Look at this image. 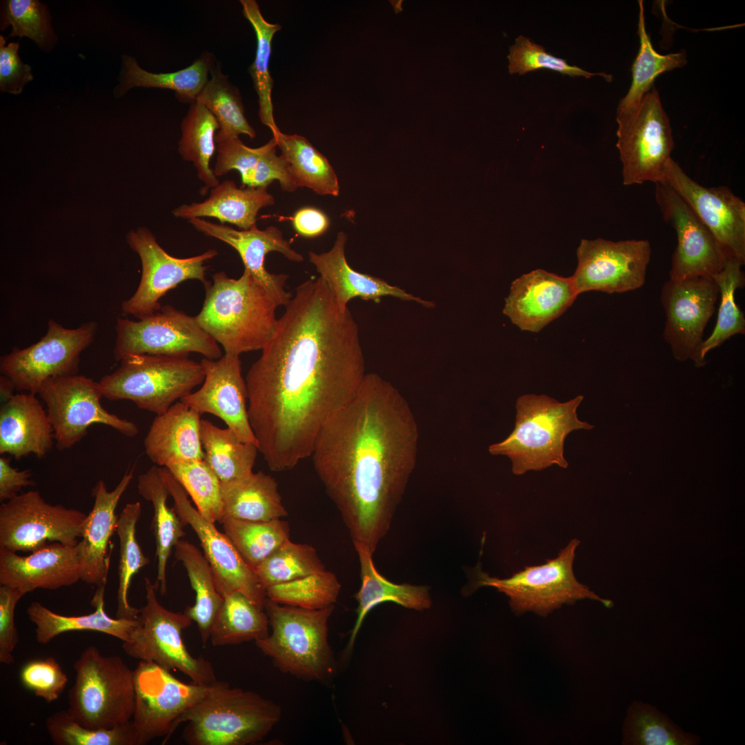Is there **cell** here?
<instances>
[{
    "mask_svg": "<svg viewBox=\"0 0 745 745\" xmlns=\"http://www.w3.org/2000/svg\"><path fill=\"white\" fill-rule=\"evenodd\" d=\"M246 378L248 415L270 470L310 457L324 424L357 394L366 375L359 328L326 283L295 289L276 333Z\"/></svg>",
    "mask_w": 745,
    "mask_h": 745,
    "instance_id": "1",
    "label": "cell"
},
{
    "mask_svg": "<svg viewBox=\"0 0 745 745\" xmlns=\"http://www.w3.org/2000/svg\"><path fill=\"white\" fill-rule=\"evenodd\" d=\"M419 436L398 389L367 373L354 398L327 420L315 440L310 457L317 476L353 544L372 554L415 467Z\"/></svg>",
    "mask_w": 745,
    "mask_h": 745,
    "instance_id": "2",
    "label": "cell"
},
{
    "mask_svg": "<svg viewBox=\"0 0 745 745\" xmlns=\"http://www.w3.org/2000/svg\"><path fill=\"white\" fill-rule=\"evenodd\" d=\"M212 278L204 286L205 300L195 316L200 326L226 354L262 350L276 333L277 304L246 269L238 279L224 271Z\"/></svg>",
    "mask_w": 745,
    "mask_h": 745,
    "instance_id": "3",
    "label": "cell"
},
{
    "mask_svg": "<svg viewBox=\"0 0 745 745\" xmlns=\"http://www.w3.org/2000/svg\"><path fill=\"white\" fill-rule=\"evenodd\" d=\"M281 716L274 702L216 680L180 724L187 722L182 737L189 745H249L262 741Z\"/></svg>",
    "mask_w": 745,
    "mask_h": 745,
    "instance_id": "4",
    "label": "cell"
},
{
    "mask_svg": "<svg viewBox=\"0 0 745 745\" xmlns=\"http://www.w3.org/2000/svg\"><path fill=\"white\" fill-rule=\"evenodd\" d=\"M583 399L584 396L578 395L562 403L544 395L519 397L513 430L503 441L490 445L489 453L510 458L512 471L517 475L553 464L566 468V437L574 430L594 428L577 417V409Z\"/></svg>",
    "mask_w": 745,
    "mask_h": 745,
    "instance_id": "5",
    "label": "cell"
},
{
    "mask_svg": "<svg viewBox=\"0 0 745 745\" xmlns=\"http://www.w3.org/2000/svg\"><path fill=\"white\" fill-rule=\"evenodd\" d=\"M334 608L306 609L267 598L264 610L272 632L255 644L280 671L301 679L326 681L335 670L328 640Z\"/></svg>",
    "mask_w": 745,
    "mask_h": 745,
    "instance_id": "6",
    "label": "cell"
},
{
    "mask_svg": "<svg viewBox=\"0 0 745 745\" xmlns=\"http://www.w3.org/2000/svg\"><path fill=\"white\" fill-rule=\"evenodd\" d=\"M75 681L68 693L69 714L90 728H110L132 718L135 671L117 655L86 648L73 665Z\"/></svg>",
    "mask_w": 745,
    "mask_h": 745,
    "instance_id": "7",
    "label": "cell"
},
{
    "mask_svg": "<svg viewBox=\"0 0 745 745\" xmlns=\"http://www.w3.org/2000/svg\"><path fill=\"white\" fill-rule=\"evenodd\" d=\"M120 362L98 382L103 397L130 400L157 415L192 393L205 378L201 363L188 357L132 355Z\"/></svg>",
    "mask_w": 745,
    "mask_h": 745,
    "instance_id": "8",
    "label": "cell"
},
{
    "mask_svg": "<svg viewBox=\"0 0 745 745\" xmlns=\"http://www.w3.org/2000/svg\"><path fill=\"white\" fill-rule=\"evenodd\" d=\"M146 603L140 609L138 624L122 642L127 655L150 662L168 670H179L191 682L209 685L215 682L212 664L202 656L194 657L188 650L183 630L192 620L185 613L170 611L159 602L154 584L145 577Z\"/></svg>",
    "mask_w": 745,
    "mask_h": 745,
    "instance_id": "9",
    "label": "cell"
},
{
    "mask_svg": "<svg viewBox=\"0 0 745 745\" xmlns=\"http://www.w3.org/2000/svg\"><path fill=\"white\" fill-rule=\"evenodd\" d=\"M579 543L573 539L555 558L546 559L542 565L526 566L508 578L490 577L479 570L474 586H491L504 593L509 597L511 609L518 615L533 611L546 616L563 604L584 599L598 600L610 607L612 602L599 597L575 577L573 564Z\"/></svg>",
    "mask_w": 745,
    "mask_h": 745,
    "instance_id": "10",
    "label": "cell"
},
{
    "mask_svg": "<svg viewBox=\"0 0 745 745\" xmlns=\"http://www.w3.org/2000/svg\"><path fill=\"white\" fill-rule=\"evenodd\" d=\"M114 356L121 361L132 355L188 357L190 352L218 359V343L199 324L196 317L170 305L139 321L119 317Z\"/></svg>",
    "mask_w": 745,
    "mask_h": 745,
    "instance_id": "11",
    "label": "cell"
},
{
    "mask_svg": "<svg viewBox=\"0 0 745 745\" xmlns=\"http://www.w3.org/2000/svg\"><path fill=\"white\" fill-rule=\"evenodd\" d=\"M37 394L46 405L59 450L77 444L94 424L110 426L128 437L139 433L135 423L102 406L99 383L90 378L77 374L51 377L43 383Z\"/></svg>",
    "mask_w": 745,
    "mask_h": 745,
    "instance_id": "12",
    "label": "cell"
},
{
    "mask_svg": "<svg viewBox=\"0 0 745 745\" xmlns=\"http://www.w3.org/2000/svg\"><path fill=\"white\" fill-rule=\"evenodd\" d=\"M97 328L95 321L69 329L50 319L39 341L23 349L14 347L1 357V375L16 390L37 394L48 379L77 374L80 355L94 341Z\"/></svg>",
    "mask_w": 745,
    "mask_h": 745,
    "instance_id": "13",
    "label": "cell"
},
{
    "mask_svg": "<svg viewBox=\"0 0 745 745\" xmlns=\"http://www.w3.org/2000/svg\"><path fill=\"white\" fill-rule=\"evenodd\" d=\"M623 183H661L674 148L669 118L653 88L633 115L616 119Z\"/></svg>",
    "mask_w": 745,
    "mask_h": 745,
    "instance_id": "14",
    "label": "cell"
},
{
    "mask_svg": "<svg viewBox=\"0 0 745 745\" xmlns=\"http://www.w3.org/2000/svg\"><path fill=\"white\" fill-rule=\"evenodd\" d=\"M87 515L46 502L37 490L21 493L0 506V548L32 553L59 542L76 546Z\"/></svg>",
    "mask_w": 745,
    "mask_h": 745,
    "instance_id": "15",
    "label": "cell"
},
{
    "mask_svg": "<svg viewBox=\"0 0 745 745\" xmlns=\"http://www.w3.org/2000/svg\"><path fill=\"white\" fill-rule=\"evenodd\" d=\"M134 671L135 700L131 721L137 745L163 737L166 742L180 724L182 715L205 695L208 685L185 683L150 662L139 661Z\"/></svg>",
    "mask_w": 745,
    "mask_h": 745,
    "instance_id": "16",
    "label": "cell"
},
{
    "mask_svg": "<svg viewBox=\"0 0 745 745\" xmlns=\"http://www.w3.org/2000/svg\"><path fill=\"white\" fill-rule=\"evenodd\" d=\"M127 241L140 257L142 272L136 291L122 302L121 310L139 319L159 311L160 299L181 283L197 279L206 286L209 281L206 279L205 263L218 255L216 250L210 249L194 257H173L143 228L130 232Z\"/></svg>",
    "mask_w": 745,
    "mask_h": 745,
    "instance_id": "17",
    "label": "cell"
},
{
    "mask_svg": "<svg viewBox=\"0 0 745 745\" xmlns=\"http://www.w3.org/2000/svg\"><path fill=\"white\" fill-rule=\"evenodd\" d=\"M163 475L172 497L173 509L183 524L190 525L197 534L203 554L212 570L217 588L224 596L239 592L264 610L266 590L256 573L241 557L224 533L204 518L188 499V495L169 470Z\"/></svg>",
    "mask_w": 745,
    "mask_h": 745,
    "instance_id": "18",
    "label": "cell"
},
{
    "mask_svg": "<svg viewBox=\"0 0 745 745\" xmlns=\"http://www.w3.org/2000/svg\"><path fill=\"white\" fill-rule=\"evenodd\" d=\"M650 255L648 240L582 239L577 250L578 265L571 276L578 294L620 293L641 288Z\"/></svg>",
    "mask_w": 745,
    "mask_h": 745,
    "instance_id": "19",
    "label": "cell"
},
{
    "mask_svg": "<svg viewBox=\"0 0 745 745\" xmlns=\"http://www.w3.org/2000/svg\"><path fill=\"white\" fill-rule=\"evenodd\" d=\"M655 184V199L664 220L674 228L677 235L669 279L713 277L720 272L734 256L676 192L666 184Z\"/></svg>",
    "mask_w": 745,
    "mask_h": 745,
    "instance_id": "20",
    "label": "cell"
},
{
    "mask_svg": "<svg viewBox=\"0 0 745 745\" xmlns=\"http://www.w3.org/2000/svg\"><path fill=\"white\" fill-rule=\"evenodd\" d=\"M718 295V286L709 276L664 282L661 294L666 318L663 337L675 359H691L702 342Z\"/></svg>",
    "mask_w": 745,
    "mask_h": 745,
    "instance_id": "21",
    "label": "cell"
},
{
    "mask_svg": "<svg viewBox=\"0 0 745 745\" xmlns=\"http://www.w3.org/2000/svg\"><path fill=\"white\" fill-rule=\"evenodd\" d=\"M691 207L733 256L745 261V203L725 186L705 187L691 179L671 158L661 183Z\"/></svg>",
    "mask_w": 745,
    "mask_h": 745,
    "instance_id": "22",
    "label": "cell"
},
{
    "mask_svg": "<svg viewBox=\"0 0 745 745\" xmlns=\"http://www.w3.org/2000/svg\"><path fill=\"white\" fill-rule=\"evenodd\" d=\"M200 363L205 372L202 386L180 401L200 415H215L241 440L257 445L248 419V393L239 356L224 353L218 359L203 358Z\"/></svg>",
    "mask_w": 745,
    "mask_h": 745,
    "instance_id": "23",
    "label": "cell"
},
{
    "mask_svg": "<svg viewBox=\"0 0 745 745\" xmlns=\"http://www.w3.org/2000/svg\"><path fill=\"white\" fill-rule=\"evenodd\" d=\"M188 222L204 235L219 239L236 250L244 269L264 287L277 306L288 304L292 297V294L284 288L288 276L269 272L265 267L266 256L270 252H278L296 262L302 261L304 257L291 248L279 228L271 226L265 230H259L256 226L247 230H235L203 218L191 219Z\"/></svg>",
    "mask_w": 745,
    "mask_h": 745,
    "instance_id": "24",
    "label": "cell"
},
{
    "mask_svg": "<svg viewBox=\"0 0 745 745\" xmlns=\"http://www.w3.org/2000/svg\"><path fill=\"white\" fill-rule=\"evenodd\" d=\"M578 295L572 277L537 269L513 281L503 312L521 330L536 332L564 312Z\"/></svg>",
    "mask_w": 745,
    "mask_h": 745,
    "instance_id": "25",
    "label": "cell"
},
{
    "mask_svg": "<svg viewBox=\"0 0 745 745\" xmlns=\"http://www.w3.org/2000/svg\"><path fill=\"white\" fill-rule=\"evenodd\" d=\"M134 468L128 470L117 486L108 490L99 480L92 489L94 505L83 524L77 544L81 580L105 587L110 566L109 543L117 529V504L133 479Z\"/></svg>",
    "mask_w": 745,
    "mask_h": 745,
    "instance_id": "26",
    "label": "cell"
},
{
    "mask_svg": "<svg viewBox=\"0 0 745 745\" xmlns=\"http://www.w3.org/2000/svg\"><path fill=\"white\" fill-rule=\"evenodd\" d=\"M80 579L77 545L53 542L27 556L0 548L1 585L26 594L37 588L70 586Z\"/></svg>",
    "mask_w": 745,
    "mask_h": 745,
    "instance_id": "27",
    "label": "cell"
},
{
    "mask_svg": "<svg viewBox=\"0 0 745 745\" xmlns=\"http://www.w3.org/2000/svg\"><path fill=\"white\" fill-rule=\"evenodd\" d=\"M346 242L347 235L341 231L337 233L330 250L319 254L312 251L308 253L310 261L326 283L341 311L348 309V304L352 299L360 298L379 303L385 296L415 301L428 308L435 306L433 302L415 297L381 279L355 270L346 259Z\"/></svg>",
    "mask_w": 745,
    "mask_h": 745,
    "instance_id": "28",
    "label": "cell"
},
{
    "mask_svg": "<svg viewBox=\"0 0 745 745\" xmlns=\"http://www.w3.org/2000/svg\"><path fill=\"white\" fill-rule=\"evenodd\" d=\"M54 430L36 394H14L0 408V454L19 460L33 454L42 459L52 448Z\"/></svg>",
    "mask_w": 745,
    "mask_h": 745,
    "instance_id": "29",
    "label": "cell"
},
{
    "mask_svg": "<svg viewBox=\"0 0 745 745\" xmlns=\"http://www.w3.org/2000/svg\"><path fill=\"white\" fill-rule=\"evenodd\" d=\"M215 141L217 155L213 171L217 177L235 170L240 174L243 187L268 188L274 181H278L285 191L292 192L297 188L288 163L277 154L275 138L255 148L246 146L239 137L216 135Z\"/></svg>",
    "mask_w": 745,
    "mask_h": 745,
    "instance_id": "30",
    "label": "cell"
},
{
    "mask_svg": "<svg viewBox=\"0 0 745 745\" xmlns=\"http://www.w3.org/2000/svg\"><path fill=\"white\" fill-rule=\"evenodd\" d=\"M201 415L183 401L154 419L144 439L145 452L155 465L203 459Z\"/></svg>",
    "mask_w": 745,
    "mask_h": 745,
    "instance_id": "31",
    "label": "cell"
},
{
    "mask_svg": "<svg viewBox=\"0 0 745 745\" xmlns=\"http://www.w3.org/2000/svg\"><path fill=\"white\" fill-rule=\"evenodd\" d=\"M275 203L267 188H237L234 181L225 180L211 188L208 197L201 202L183 204L172 210L180 219L210 217L247 230L256 226L259 211Z\"/></svg>",
    "mask_w": 745,
    "mask_h": 745,
    "instance_id": "32",
    "label": "cell"
},
{
    "mask_svg": "<svg viewBox=\"0 0 745 745\" xmlns=\"http://www.w3.org/2000/svg\"><path fill=\"white\" fill-rule=\"evenodd\" d=\"M353 544L360 563L361 584L355 595L358 602L357 619L346 648V655L352 650L366 616L377 605L391 602L408 608L423 610L429 608L432 604L429 587L397 584L388 580L376 569L372 553L360 544Z\"/></svg>",
    "mask_w": 745,
    "mask_h": 745,
    "instance_id": "33",
    "label": "cell"
},
{
    "mask_svg": "<svg viewBox=\"0 0 745 745\" xmlns=\"http://www.w3.org/2000/svg\"><path fill=\"white\" fill-rule=\"evenodd\" d=\"M222 519L266 522L288 515L276 480L262 471L220 481Z\"/></svg>",
    "mask_w": 745,
    "mask_h": 745,
    "instance_id": "34",
    "label": "cell"
},
{
    "mask_svg": "<svg viewBox=\"0 0 745 745\" xmlns=\"http://www.w3.org/2000/svg\"><path fill=\"white\" fill-rule=\"evenodd\" d=\"M105 587H97L90 602L95 608L92 613L78 616H66L56 613L39 602H32L26 613L35 626V637L41 644H48L57 636L67 632L90 630L106 633L126 640L130 632L138 624V619L112 618L104 609Z\"/></svg>",
    "mask_w": 745,
    "mask_h": 745,
    "instance_id": "35",
    "label": "cell"
},
{
    "mask_svg": "<svg viewBox=\"0 0 745 745\" xmlns=\"http://www.w3.org/2000/svg\"><path fill=\"white\" fill-rule=\"evenodd\" d=\"M215 63L213 54L206 52L186 68L172 72L153 73L141 68L134 57L123 54L119 83L115 88L114 95L120 97L137 87L163 88L175 91L180 101L192 103L208 82Z\"/></svg>",
    "mask_w": 745,
    "mask_h": 745,
    "instance_id": "36",
    "label": "cell"
},
{
    "mask_svg": "<svg viewBox=\"0 0 745 745\" xmlns=\"http://www.w3.org/2000/svg\"><path fill=\"white\" fill-rule=\"evenodd\" d=\"M137 488L140 495L150 501L154 508L151 528L155 539L157 559V574L154 586L163 595L167 591V562L172 549L186 535L183 530L184 525L174 509L167 505L170 493L162 467L154 465L141 474L138 477Z\"/></svg>",
    "mask_w": 745,
    "mask_h": 745,
    "instance_id": "37",
    "label": "cell"
},
{
    "mask_svg": "<svg viewBox=\"0 0 745 745\" xmlns=\"http://www.w3.org/2000/svg\"><path fill=\"white\" fill-rule=\"evenodd\" d=\"M176 558L182 562L195 593V602L184 613L196 622L202 644L210 639L211 628L223 597L219 593L211 566L204 554L188 541L175 546Z\"/></svg>",
    "mask_w": 745,
    "mask_h": 745,
    "instance_id": "38",
    "label": "cell"
},
{
    "mask_svg": "<svg viewBox=\"0 0 745 745\" xmlns=\"http://www.w3.org/2000/svg\"><path fill=\"white\" fill-rule=\"evenodd\" d=\"M200 438L203 461L221 482L252 472L259 452L257 445L241 440L228 427L221 428L201 419Z\"/></svg>",
    "mask_w": 745,
    "mask_h": 745,
    "instance_id": "39",
    "label": "cell"
},
{
    "mask_svg": "<svg viewBox=\"0 0 745 745\" xmlns=\"http://www.w3.org/2000/svg\"><path fill=\"white\" fill-rule=\"evenodd\" d=\"M638 4L640 47L631 68L632 83L627 94L619 101L616 119L630 117L637 112L643 98L653 88L657 76L687 63L684 51L668 54L655 51L646 30L643 1H638Z\"/></svg>",
    "mask_w": 745,
    "mask_h": 745,
    "instance_id": "40",
    "label": "cell"
},
{
    "mask_svg": "<svg viewBox=\"0 0 745 745\" xmlns=\"http://www.w3.org/2000/svg\"><path fill=\"white\" fill-rule=\"evenodd\" d=\"M272 135L297 188L306 187L321 195H339L338 179L333 168L305 137L280 130Z\"/></svg>",
    "mask_w": 745,
    "mask_h": 745,
    "instance_id": "41",
    "label": "cell"
},
{
    "mask_svg": "<svg viewBox=\"0 0 745 745\" xmlns=\"http://www.w3.org/2000/svg\"><path fill=\"white\" fill-rule=\"evenodd\" d=\"M745 261L731 257L723 269L712 277L716 282L721 302L717 322L711 335L703 340L691 357L697 367L706 364V355L735 335L745 334L744 312L735 301V292L744 287L745 276L742 267Z\"/></svg>",
    "mask_w": 745,
    "mask_h": 745,
    "instance_id": "42",
    "label": "cell"
},
{
    "mask_svg": "<svg viewBox=\"0 0 745 745\" xmlns=\"http://www.w3.org/2000/svg\"><path fill=\"white\" fill-rule=\"evenodd\" d=\"M269 621L264 610L239 592L223 597L213 622L210 640L215 646L255 642L269 635Z\"/></svg>",
    "mask_w": 745,
    "mask_h": 745,
    "instance_id": "43",
    "label": "cell"
},
{
    "mask_svg": "<svg viewBox=\"0 0 745 745\" xmlns=\"http://www.w3.org/2000/svg\"><path fill=\"white\" fill-rule=\"evenodd\" d=\"M178 150L182 158L192 162L199 179L206 188L219 183L210 168V159L217 151L215 137L219 125L215 116L200 101H195L183 118Z\"/></svg>",
    "mask_w": 745,
    "mask_h": 745,
    "instance_id": "44",
    "label": "cell"
},
{
    "mask_svg": "<svg viewBox=\"0 0 745 745\" xmlns=\"http://www.w3.org/2000/svg\"><path fill=\"white\" fill-rule=\"evenodd\" d=\"M240 3L243 14L252 26L257 38L255 58L249 72L258 97L259 115L261 123L274 135L279 130L273 116L271 99L273 79L269 70V62L273 37L281 26L268 22L262 16L256 1L241 0Z\"/></svg>",
    "mask_w": 745,
    "mask_h": 745,
    "instance_id": "45",
    "label": "cell"
},
{
    "mask_svg": "<svg viewBox=\"0 0 745 745\" xmlns=\"http://www.w3.org/2000/svg\"><path fill=\"white\" fill-rule=\"evenodd\" d=\"M220 522L225 535L254 570L290 539L288 523L281 519L251 522L226 517Z\"/></svg>",
    "mask_w": 745,
    "mask_h": 745,
    "instance_id": "46",
    "label": "cell"
},
{
    "mask_svg": "<svg viewBox=\"0 0 745 745\" xmlns=\"http://www.w3.org/2000/svg\"><path fill=\"white\" fill-rule=\"evenodd\" d=\"M141 514V506L137 501L127 504L118 516L116 531L119 540V560L116 618L136 619L140 612V609L130 604L128 594L133 576L150 563L136 536L137 523Z\"/></svg>",
    "mask_w": 745,
    "mask_h": 745,
    "instance_id": "47",
    "label": "cell"
},
{
    "mask_svg": "<svg viewBox=\"0 0 745 745\" xmlns=\"http://www.w3.org/2000/svg\"><path fill=\"white\" fill-rule=\"evenodd\" d=\"M195 101L202 103L217 120L219 130L216 135L231 137L244 134L252 139L255 137L254 128L245 117L239 92L221 72L220 63L212 67L208 82Z\"/></svg>",
    "mask_w": 745,
    "mask_h": 745,
    "instance_id": "48",
    "label": "cell"
},
{
    "mask_svg": "<svg viewBox=\"0 0 745 745\" xmlns=\"http://www.w3.org/2000/svg\"><path fill=\"white\" fill-rule=\"evenodd\" d=\"M624 742L636 745H692L699 737L674 724L655 707L636 702L629 708Z\"/></svg>",
    "mask_w": 745,
    "mask_h": 745,
    "instance_id": "49",
    "label": "cell"
},
{
    "mask_svg": "<svg viewBox=\"0 0 745 745\" xmlns=\"http://www.w3.org/2000/svg\"><path fill=\"white\" fill-rule=\"evenodd\" d=\"M314 547L286 541L255 570L266 589L325 570Z\"/></svg>",
    "mask_w": 745,
    "mask_h": 745,
    "instance_id": "50",
    "label": "cell"
},
{
    "mask_svg": "<svg viewBox=\"0 0 745 745\" xmlns=\"http://www.w3.org/2000/svg\"><path fill=\"white\" fill-rule=\"evenodd\" d=\"M341 584L332 572L323 570L266 589V596L276 603L306 609H323L337 602Z\"/></svg>",
    "mask_w": 745,
    "mask_h": 745,
    "instance_id": "51",
    "label": "cell"
},
{
    "mask_svg": "<svg viewBox=\"0 0 745 745\" xmlns=\"http://www.w3.org/2000/svg\"><path fill=\"white\" fill-rule=\"evenodd\" d=\"M165 468L182 486L204 518L212 523L221 522L220 481L203 459L172 463Z\"/></svg>",
    "mask_w": 745,
    "mask_h": 745,
    "instance_id": "52",
    "label": "cell"
},
{
    "mask_svg": "<svg viewBox=\"0 0 745 745\" xmlns=\"http://www.w3.org/2000/svg\"><path fill=\"white\" fill-rule=\"evenodd\" d=\"M46 728L57 745H137L131 720L110 728H90L61 710L47 718Z\"/></svg>",
    "mask_w": 745,
    "mask_h": 745,
    "instance_id": "53",
    "label": "cell"
},
{
    "mask_svg": "<svg viewBox=\"0 0 745 745\" xmlns=\"http://www.w3.org/2000/svg\"><path fill=\"white\" fill-rule=\"evenodd\" d=\"M4 4L1 30L12 26L10 37H27L41 49L52 50L57 37L51 26L52 17L46 4L37 0H8Z\"/></svg>",
    "mask_w": 745,
    "mask_h": 745,
    "instance_id": "54",
    "label": "cell"
},
{
    "mask_svg": "<svg viewBox=\"0 0 745 745\" xmlns=\"http://www.w3.org/2000/svg\"><path fill=\"white\" fill-rule=\"evenodd\" d=\"M508 71L510 74L524 75L539 70H550L570 77H583L589 79L601 76L610 81L612 76L604 72H590L577 66H573L565 59L557 57L546 52L544 48L528 37L519 35L509 48Z\"/></svg>",
    "mask_w": 745,
    "mask_h": 745,
    "instance_id": "55",
    "label": "cell"
},
{
    "mask_svg": "<svg viewBox=\"0 0 745 745\" xmlns=\"http://www.w3.org/2000/svg\"><path fill=\"white\" fill-rule=\"evenodd\" d=\"M20 679L36 696L47 702L60 697L68 683V677L52 657L26 662L20 670Z\"/></svg>",
    "mask_w": 745,
    "mask_h": 745,
    "instance_id": "56",
    "label": "cell"
},
{
    "mask_svg": "<svg viewBox=\"0 0 745 745\" xmlns=\"http://www.w3.org/2000/svg\"><path fill=\"white\" fill-rule=\"evenodd\" d=\"M24 595L17 588L0 586V662L3 664L9 665L14 662L13 651L19 639L14 610Z\"/></svg>",
    "mask_w": 745,
    "mask_h": 745,
    "instance_id": "57",
    "label": "cell"
},
{
    "mask_svg": "<svg viewBox=\"0 0 745 745\" xmlns=\"http://www.w3.org/2000/svg\"><path fill=\"white\" fill-rule=\"evenodd\" d=\"M0 36V90L3 92L20 94L24 86L33 79L31 67L23 63L18 54V43H10Z\"/></svg>",
    "mask_w": 745,
    "mask_h": 745,
    "instance_id": "58",
    "label": "cell"
},
{
    "mask_svg": "<svg viewBox=\"0 0 745 745\" xmlns=\"http://www.w3.org/2000/svg\"><path fill=\"white\" fill-rule=\"evenodd\" d=\"M30 469L19 470L10 465V459L0 457V501H6L17 496L24 487L34 485Z\"/></svg>",
    "mask_w": 745,
    "mask_h": 745,
    "instance_id": "59",
    "label": "cell"
},
{
    "mask_svg": "<svg viewBox=\"0 0 745 745\" xmlns=\"http://www.w3.org/2000/svg\"><path fill=\"white\" fill-rule=\"evenodd\" d=\"M292 222L299 235L309 238L323 235L330 225L328 216L321 210L312 207L299 209L293 215Z\"/></svg>",
    "mask_w": 745,
    "mask_h": 745,
    "instance_id": "60",
    "label": "cell"
},
{
    "mask_svg": "<svg viewBox=\"0 0 745 745\" xmlns=\"http://www.w3.org/2000/svg\"><path fill=\"white\" fill-rule=\"evenodd\" d=\"M16 390L12 382L6 376H0V392L1 402L7 401L14 395Z\"/></svg>",
    "mask_w": 745,
    "mask_h": 745,
    "instance_id": "61",
    "label": "cell"
},
{
    "mask_svg": "<svg viewBox=\"0 0 745 745\" xmlns=\"http://www.w3.org/2000/svg\"><path fill=\"white\" fill-rule=\"evenodd\" d=\"M396 2L397 3H395L394 1H392L391 3L394 6V8L395 9V12H398L402 10V9L401 8V1H396Z\"/></svg>",
    "mask_w": 745,
    "mask_h": 745,
    "instance_id": "62",
    "label": "cell"
}]
</instances>
